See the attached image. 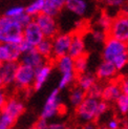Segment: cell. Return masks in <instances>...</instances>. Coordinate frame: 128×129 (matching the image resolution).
<instances>
[{
  "label": "cell",
  "instance_id": "cell-2",
  "mask_svg": "<svg viewBox=\"0 0 128 129\" xmlns=\"http://www.w3.org/2000/svg\"><path fill=\"white\" fill-rule=\"evenodd\" d=\"M62 103H61V98H60V89L57 87L52 90V92L49 93L47 99L44 103V106L41 110L40 118L44 120H48L56 117L61 110Z\"/></svg>",
  "mask_w": 128,
  "mask_h": 129
},
{
  "label": "cell",
  "instance_id": "cell-42",
  "mask_svg": "<svg viewBox=\"0 0 128 129\" xmlns=\"http://www.w3.org/2000/svg\"><path fill=\"white\" fill-rule=\"evenodd\" d=\"M107 3L111 6H122L124 4L122 0H109V1H107Z\"/></svg>",
  "mask_w": 128,
  "mask_h": 129
},
{
  "label": "cell",
  "instance_id": "cell-36",
  "mask_svg": "<svg viewBox=\"0 0 128 129\" xmlns=\"http://www.w3.org/2000/svg\"><path fill=\"white\" fill-rule=\"evenodd\" d=\"M19 48H20V50H21V53H22V55L23 54H26V53H29L30 50H33V49H35L36 47H34L33 45H30L28 42H26L24 39H23V41L19 44Z\"/></svg>",
  "mask_w": 128,
  "mask_h": 129
},
{
  "label": "cell",
  "instance_id": "cell-35",
  "mask_svg": "<svg viewBox=\"0 0 128 129\" xmlns=\"http://www.w3.org/2000/svg\"><path fill=\"white\" fill-rule=\"evenodd\" d=\"M108 108H109V105H108V103L101 100L99 102V105H98V110H97V119L99 117H101L102 114H104L105 112H107Z\"/></svg>",
  "mask_w": 128,
  "mask_h": 129
},
{
  "label": "cell",
  "instance_id": "cell-43",
  "mask_svg": "<svg viewBox=\"0 0 128 129\" xmlns=\"http://www.w3.org/2000/svg\"><path fill=\"white\" fill-rule=\"evenodd\" d=\"M82 129H98V127L95 126L93 122H90V123H85V125L83 126Z\"/></svg>",
  "mask_w": 128,
  "mask_h": 129
},
{
  "label": "cell",
  "instance_id": "cell-32",
  "mask_svg": "<svg viewBox=\"0 0 128 129\" xmlns=\"http://www.w3.org/2000/svg\"><path fill=\"white\" fill-rule=\"evenodd\" d=\"M91 36H92V39L94 40V42H97V43H105L106 40L108 39V34L101 28L93 29L91 31Z\"/></svg>",
  "mask_w": 128,
  "mask_h": 129
},
{
  "label": "cell",
  "instance_id": "cell-47",
  "mask_svg": "<svg viewBox=\"0 0 128 129\" xmlns=\"http://www.w3.org/2000/svg\"><path fill=\"white\" fill-rule=\"evenodd\" d=\"M66 129H70V128H66Z\"/></svg>",
  "mask_w": 128,
  "mask_h": 129
},
{
  "label": "cell",
  "instance_id": "cell-19",
  "mask_svg": "<svg viewBox=\"0 0 128 129\" xmlns=\"http://www.w3.org/2000/svg\"><path fill=\"white\" fill-rule=\"evenodd\" d=\"M64 8H65V1L64 0H45L42 14H45L55 18L56 16L60 14V12Z\"/></svg>",
  "mask_w": 128,
  "mask_h": 129
},
{
  "label": "cell",
  "instance_id": "cell-30",
  "mask_svg": "<svg viewBox=\"0 0 128 129\" xmlns=\"http://www.w3.org/2000/svg\"><path fill=\"white\" fill-rule=\"evenodd\" d=\"M23 13H25V8L21 5H17V6H13V8L9 9L5 12V16L9 17L11 19H17L19 16H21Z\"/></svg>",
  "mask_w": 128,
  "mask_h": 129
},
{
  "label": "cell",
  "instance_id": "cell-38",
  "mask_svg": "<svg viewBox=\"0 0 128 129\" xmlns=\"http://www.w3.org/2000/svg\"><path fill=\"white\" fill-rule=\"evenodd\" d=\"M8 95H6L5 91L2 89V88H0V112H1L3 110V108H4V105H5V103L6 101H8Z\"/></svg>",
  "mask_w": 128,
  "mask_h": 129
},
{
  "label": "cell",
  "instance_id": "cell-33",
  "mask_svg": "<svg viewBox=\"0 0 128 129\" xmlns=\"http://www.w3.org/2000/svg\"><path fill=\"white\" fill-rule=\"evenodd\" d=\"M112 63L114 64V66L118 70L123 69L127 64H128V53H125L123 55H121L119 57H117L116 59L112 61Z\"/></svg>",
  "mask_w": 128,
  "mask_h": 129
},
{
  "label": "cell",
  "instance_id": "cell-9",
  "mask_svg": "<svg viewBox=\"0 0 128 129\" xmlns=\"http://www.w3.org/2000/svg\"><path fill=\"white\" fill-rule=\"evenodd\" d=\"M44 38L45 37H44L41 28L35 22V20L23 28V39L30 45H33L34 47H37Z\"/></svg>",
  "mask_w": 128,
  "mask_h": 129
},
{
  "label": "cell",
  "instance_id": "cell-11",
  "mask_svg": "<svg viewBox=\"0 0 128 129\" xmlns=\"http://www.w3.org/2000/svg\"><path fill=\"white\" fill-rule=\"evenodd\" d=\"M68 55L73 58V59H77L81 56H84L85 54V42L84 38L81 31H73V39L72 43H70V47Z\"/></svg>",
  "mask_w": 128,
  "mask_h": 129
},
{
  "label": "cell",
  "instance_id": "cell-12",
  "mask_svg": "<svg viewBox=\"0 0 128 129\" xmlns=\"http://www.w3.org/2000/svg\"><path fill=\"white\" fill-rule=\"evenodd\" d=\"M24 110H25L24 103L18 98H16V96H11L6 101L2 112L8 113L14 120H17L24 112Z\"/></svg>",
  "mask_w": 128,
  "mask_h": 129
},
{
  "label": "cell",
  "instance_id": "cell-8",
  "mask_svg": "<svg viewBox=\"0 0 128 129\" xmlns=\"http://www.w3.org/2000/svg\"><path fill=\"white\" fill-rule=\"evenodd\" d=\"M72 39H73V33H59L55 38H53L54 60L68 55Z\"/></svg>",
  "mask_w": 128,
  "mask_h": 129
},
{
  "label": "cell",
  "instance_id": "cell-10",
  "mask_svg": "<svg viewBox=\"0 0 128 129\" xmlns=\"http://www.w3.org/2000/svg\"><path fill=\"white\" fill-rule=\"evenodd\" d=\"M19 65H20L19 62H6L2 64L0 76H1L3 82V87L15 85L16 74L19 68Z\"/></svg>",
  "mask_w": 128,
  "mask_h": 129
},
{
  "label": "cell",
  "instance_id": "cell-28",
  "mask_svg": "<svg viewBox=\"0 0 128 129\" xmlns=\"http://www.w3.org/2000/svg\"><path fill=\"white\" fill-rule=\"evenodd\" d=\"M15 122L16 120H14L8 113L2 111L0 112V129H11Z\"/></svg>",
  "mask_w": 128,
  "mask_h": 129
},
{
  "label": "cell",
  "instance_id": "cell-41",
  "mask_svg": "<svg viewBox=\"0 0 128 129\" xmlns=\"http://www.w3.org/2000/svg\"><path fill=\"white\" fill-rule=\"evenodd\" d=\"M121 85V89H122V92L124 94H128V78L123 79L120 83Z\"/></svg>",
  "mask_w": 128,
  "mask_h": 129
},
{
  "label": "cell",
  "instance_id": "cell-15",
  "mask_svg": "<svg viewBox=\"0 0 128 129\" xmlns=\"http://www.w3.org/2000/svg\"><path fill=\"white\" fill-rule=\"evenodd\" d=\"M122 89H121L120 83L117 82H109L104 85L103 95H102V100L109 103L113 101H118V99L122 95Z\"/></svg>",
  "mask_w": 128,
  "mask_h": 129
},
{
  "label": "cell",
  "instance_id": "cell-22",
  "mask_svg": "<svg viewBox=\"0 0 128 129\" xmlns=\"http://www.w3.org/2000/svg\"><path fill=\"white\" fill-rule=\"evenodd\" d=\"M87 98L86 92L83 89H81L80 87L76 86L74 87L69 92V102L70 105L75 108H78L85 99Z\"/></svg>",
  "mask_w": 128,
  "mask_h": 129
},
{
  "label": "cell",
  "instance_id": "cell-25",
  "mask_svg": "<svg viewBox=\"0 0 128 129\" xmlns=\"http://www.w3.org/2000/svg\"><path fill=\"white\" fill-rule=\"evenodd\" d=\"M112 22H113V19L105 12L102 13V14L100 15V17H99V19H98V25L101 27V29L106 31L107 34L112 26Z\"/></svg>",
  "mask_w": 128,
  "mask_h": 129
},
{
  "label": "cell",
  "instance_id": "cell-39",
  "mask_svg": "<svg viewBox=\"0 0 128 129\" xmlns=\"http://www.w3.org/2000/svg\"><path fill=\"white\" fill-rule=\"evenodd\" d=\"M106 126H107L108 129H119L120 122L117 119H111V120L108 121V123H107Z\"/></svg>",
  "mask_w": 128,
  "mask_h": 129
},
{
  "label": "cell",
  "instance_id": "cell-29",
  "mask_svg": "<svg viewBox=\"0 0 128 129\" xmlns=\"http://www.w3.org/2000/svg\"><path fill=\"white\" fill-rule=\"evenodd\" d=\"M117 103V108L120 113L127 114L128 113V94L122 93V95L118 99Z\"/></svg>",
  "mask_w": 128,
  "mask_h": 129
},
{
  "label": "cell",
  "instance_id": "cell-5",
  "mask_svg": "<svg viewBox=\"0 0 128 129\" xmlns=\"http://www.w3.org/2000/svg\"><path fill=\"white\" fill-rule=\"evenodd\" d=\"M98 100L91 98H87L83 101L82 104L76 108V114L80 120L84 121L85 123H90L97 119V110L99 105Z\"/></svg>",
  "mask_w": 128,
  "mask_h": 129
},
{
  "label": "cell",
  "instance_id": "cell-45",
  "mask_svg": "<svg viewBox=\"0 0 128 129\" xmlns=\"http://www.w3.org/2000/svg\"><path fill=\"white\" fill-rule=\"evenodd\" d=\"M122 129H128V122H127V121H124V122H123Z\"/></svg>",
  "mask_w": 128,
  "mask_h": 129
},
{
  "label": "cell",
  "instance_id": "cell-24",
  "mask_svg": "<svg viewBox=\"0 0 128 129\" xmlns=\"http://www.w3.org/2000/svg\"><path fill=\"white\" fill-rule=\"evenodd\" d=\"M88 67V58L87 55L81 56L79 58L75 59V73L76 75H82L84 73H87Z\"/></svg>",
  "mask_w": 128,
  "mask_h": 129
},
{
  "label": "cell",
  "instance_id": "cell-16",
  "mask_svg": "<svg viewBox=\"0 0 128 129\" xmlns=\"http://www.w3.org/2000/svg\"><path fill=\"white\" fill-rule=\"evenodd\" d=\"M118 69L114 66V64L109 61H103L98 66L95 70V77L98 80H110L117 75Z\"/></svg>",
  "mask_w": 128,
  "mask_h": 129
},
{
  "label": "cell",
  "instance_id": "cell-3",
  "mask_svg": "<svg viewBox=\"0 0 128 129\" xmlns=\"http://www.w3.org/2000/svg\"><path fill=\"white\" fill-rule=\"evenodd\" d=\"M108 37L128 44V15L120 14L113 19Z\"/></svg>",
  "mask_w": 128,
  "mask_h": 129
},
{
  "label": "cell",
  "instance_id": "cell-17",
  "mask_svg": "<svg viewBox=\"0 0 128 129\" xmlns=\"http://www.w3.org/2000/svg\"><path fill=\"white\" fill-rule=\"evenodd\" d=\"M53 64L62 75L75 73V59H73L69 55L55 59L53 61Z\"/></svg>",
  "mask_w": 128,
  "mask_h": 129
},
{
  "label": "cell",
  "instance_id": "cell-46",
  "mask_svg": "<svg viewBox=\"0 0 128 129\" xmlns=\"http://www.w3.org/2000/svg\"><path fill=\"white\" fill-rule=\"evenodd\" d=\"M98 129H108V128H107V126H106V125H102V126L98 127Z\"/></svg>",
  "mask_w": 128,
  "mask_h": 129
},
{
  "label": "cell",
  "instance_id": "cell-13",
  "mask_svg": "<svg viewBox=\"0 0 128 129\" xmlns=\"http://www.w3.org/2000/svg\"><path fill=\"white\" fill-rule=\"evenodd\" d=\"M47 62H49V61H47L45 58H43L39 53H38V50L36 48L30 50L29 53L23 54L21 59H20V64L30 66L34 69H37L43 65H45Z\"/></svg>",
  "mask_w": 128,
  "mask_h": 129
},
{
  "label": "cell",
  "instance_id": "cell-21",
  "mask_svg": "<svg viewBox=\"0 0 128 129\" xmlns=\"http://www.w3.org/2000/svg\"><path fill=\"white\" fill-rule=\"evenodd\" d=\"M87 2L84 0H66L65 9L77 16H83L87 11Z\"/></svg>",
  "mask_w": 128,
  "mask_h": 129
},
{
  "label": "cell",
  "instance_id": "cell-7",
  "mask_svg": "<svg viewBox=\"0 0 128 129\" xmlns=\"http://www.w3.org/2000/svg\"><path fill=\"white\" fill-rule=\"evenodd\" d=\"M34 20L39 25V27L41 28L45 38L53 39V38H55L59 34L58 24H57V21L54 17L45 15V14H40V15H38Z\"/></svg>",
  "mask_w": 128,
  "mask_h": 129
},
{
  "label": "cell",
  "instance_id": "cell-44",
  "mask_svg": "<svg viewBox=\"0 0 128 129\" xmlns=\"http://www.w3.org/2000/svg\"><path fill=\"white\" fill-rule=\"evenodd\" d=\"M1 66H2V63L0 62V72H1ZM3 87V82H2V79H1V76H0V88Z\"/></svg>",
  "mask_w": 128,
  "mask_h": 129
},
{
  "label": "cell",
  "instance_id": "cell-27",
  "mask_svg": "<svg viewBox=\"0 0 128 129\" xmlns=\"http://www.w3.org/2000/svg\"><path fill=\"white\" fill-rule=\"evenodd\" d=\"M76 79H77L76 73H70V74L62 75L61 79L59 81V84H58V88L61 90V89H64V88L70 86L74 82H76Z\"/></svg>",
  "mask_w": 128,
  "mask_h": 129
},
{
  "label": "cell",
  "instance_id": "cell-14",
  "mask_svg": "<svg viewBox=\"0 0 128 129\" xmlns=\"http://www.w3.org/2000/svg\"><path fill=\"white\" fill-rule=\"evenodd\" d=\"M53 66H54L53 62H47L45 65H43V66L36 69L35 82H34V85H33L34 91H38V90H40L42 88L44 83L47 81L48 77L50 76V74H52Z\"/></svg>",
  "mask_w": 128,
  "mask_h": 129
},
{
  "label": "cell",
  "instance_id": "cell-1",
  "mask_svg": "<svg viewBox=\"0 0 128 129\" xmlns=\"http://www.w3.org/2000/svg\"><path fill=\"white\" fill-rule=\"evenodd\" d=\"M23 28L15 19L0 16V43L19 45L23 41Z\"/></svg>",
  "mask_w": 128,
  "mask_h": 129
},
{
  "label": "cell",
  "instance_id": "cell-40",
  "mask_svg": "<svg viewBox=\"0 0 128 129\" xmlns=\"http://www.w3.org/2000/svg\"><path fill=\"white\" fill-rule=\"evenodd\" d=\"M67 127L65 124L61 123V122H52L49 123V128L48 129H66Z\"/></svg>",
  "mask_w": 128,
  "mask_h": 129
},
{
  "label": "cell",
  "instance_id": "cell-18",
  "mask_svg": "<svg viewBox=\"0 0 128 129\" xmlns=\"http://www.w3.org/2000/svg\"><path fill=\"white\" fill-rule=\"evenodd\" d=\"M97 77L95 74H92L90 72L84 73L82 75H77V79H76V84L78 87L83 89L85 92H87L95 83H97Z\"/></svg>",
  "mask_w": 128,
  "mask_h": 129
},
{
  "label": "cell",
  "instance_id": "cell-34",
  "mask_svg": "<svg viewBox=\"0 0 128 129\" xmlns=\"http://www.w3.org/2000/svg\"><path fill=\"white\" fill-rule=\"evenodd\" d=\"M15 20H16L17 22L20 23L23 27H25V26H26V25H28L30 22L34 21V18L31 17V16H29L28 14H26V13H23L21 16H19L17 19H15Z\"/></svg>",
  "mask_w": 128,
  "mask_h": 129
},
{
  "label": "cell",
  "instance_id": "cell-4",
  "mask_svg": "<svg viewBox=\"0 0 128 129\" xmlns=\"http://www.w3.org/2000/svg\"><path fill=\"white\" fill-rule=\"evenodd\" d=\"M125 53H128V44L108 37V39L104 43L102 57H103V61L112 62L117 57Z\"/></svg>",
  "mask_w": 128,
  "mask_h": 129
},
{
  "label": "cell",
  "instance_id": "cell-37",
  "mask_svg": "<svg viewBox=\"0 0 128 129\" xmlns=\"http://www.w3.org/2000/svg\"><path fill=\"white\" fill-rule=\"evenodd\" d=\"M48 128H49V123L47 122V120H44V119L40 118L35 123L33 129H48Z\"/></svg>",
  "mask_w": 128,
  "mask_h": 129
},
{
  "label": "cell",
  "instance_id": "cell-31",
  "mask_svg": "<svg viewBox=\"0 0 128 129\" xmlns=\"http://www.w3.org/2000/svg\"><path fill=\"white\" fill-rule=\"evenodd\" d=\"M0 62L2 64L11 62V54L8 43H0Z\"/></svg>",
  "mask_w": 128,
  "mask_h": 129
},
{
  "label": "cell",
  "instance_id": "cell-6",
  "mask_svg": "<svg viewBox=\"0 0 128 129\" xmlns=\"http://www.w3.org/2000/svg\"><path fill=\"white\" fill-rule=\"evenodd\" d=\"M35 74H36V69H34L33 67L20 64L16 74L15 86L22 89L33 88L35 82Z\"/></svg>",
  "mask_w": 128,
  "mask_h": 129
},
{
  "label": "cell",
  "instance_id": "cell-26",
  "mask_svg": "<svg viewBox=\"0 0 128 129\" xmlns=\"http://www.w3.org/2000/svg\"><path fill=\"white\" fill-rule=\"evenodd\" d=\"M103 90H104V84L97 82L86 92V95L88 96V98H91V99H94V100L101 101L102 100V95H103Z\"/></svg>",
  "mask_w": 128,
  "mask_h": 129
},
{
  "label": "cell",
  "instance_id": "cell-23",
  "mask_svg": "<svg viewBox=\"0 0 128 129\" xmlns=\"http://www.w3.org/2000/svg\"><path fill=\"white\" fill-rule=\"evenodd\" d=\"M44 3H45V0H36L25 6V13L35 19L38 15L42 14Z\"/></svg>",
  "mask_w": 128,
  "mask_h": 129
},
{
  "label": "cell",
  "instance_id": "cell-20",
  "mask_svg": "<svg viewBox=\"0 0 128 129\" xmlns=\"http://www.w3.org/2000/svg\"><path fill=\"white\" fill-rule=\"evenodd\" d=\"M43 58L49 62H53L54 60V47H53V39H48V38H44L42 42L39 43V45L36 47Z\"/></svg>",
  "mask_w": 128,
  "mask_h": 129
}]
</instances>
